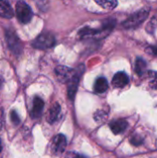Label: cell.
<instances>
[{
  "label": "cell",
  "mask_w": 157,
  "mask_h": 158,
  "mask_svg": "<svg viewBox=\"0 0 157 158\" xmlns=\"http://www.w3.org/2000/svg\"><path fill=\"white\" fill-rule=\"evenodd\" d=\"M16 16L19 22L21 23H28L31 21L32 19V11L29 5L23 1V0H19L16 4Z\"/></svg>",
  "instance_id": "1"
},
{
  "label": "cell",
  "mask_w": 157,
  "mask_h": 158,
  "mask_svg": "<svg viewBox=\"0 0 157 158\" xmlns=\"http://www.w3.org/2000/svg\"><path fill=\"white\" fill-rule=\"evenodd\" d=\"M56 43L54 35L50 33H43L39 35L33 42L32 46L38 49H48L52 47Z\"/></svg>",
  "instance_id": "2"
},
{
  "label": "cell",
  "mask_w": 157,
  "mask_h": 158,
  "mask_svg": "<svg viewBox=\"0 0 157 158\" xmlns=\"http://www.w3.org/2000/svg\"><path fill=\"white\" fill-rule=\"evenodd\" d=\"M77 74H78L77 70L65 66H58L56 69V78L61 82H69Z\"/></svg>",
  "instance_id": "3"
},
{
  "label": "cell",
  "mask_w": 157,
  "mask_h": 158,
  "mask_svg": "<svg viewBox=\"0 0 157 158\" xmlns=\"http://www.w3.org/2000/svg\"><path fill=\"white\" fill-rule=\"evenodd\" d=\"M6 39L7 45H8L9 49L17 55L20 54V52L22 50V45H21V43H20L19 37L17 36V34L12 31H6Z\"/></svg>",
  "instance_id": "4"
},
{
  "label": "cell",
  "mask_w": 157,
  "mask_h": 158,
  "mask_svg": "<svg viewBox=\"0 0 157 158\" xmlns=\"http://www.w3.org/2000/svg\"><path fill=\"white\" fill-rule=\"evenodd\" d=\"M52 152L55 155L62 154L67 147V139L63 134L56 135L52 141Z\"/></svg>",
  "instance_id": "5"
},
{
  "label": "cell",
  "mask_w": 157,
  "mask_h": 158,
  "mask_svg": "<svg viewBox=\"0 0 157 158\" xmlns=\"http://www.w3.org/2000/svg\"><path fill=\"white\" fill-rule=\"evenodd\" d=\"M147 15H148V11L145 10V9H143L140 12L134 14L129 19H127L124 22V26L126 28H133V27H136L137 25L141 24L146 19Z\"/></svg>",
  "instance_id": "6"
},
{
  "label": "cell",
  "mask_w": 157,
  "mask_h": 158,
  "mask_svg": "<svg viewBox=\"0 0 157 158\" xmlns=\"http://www.w3.org/2000/svg\"><path fill=\"white\" fill-rule=\"evenodd\" d=\"M43 106H44V103L43 101V99H41L40 97L36 96L33 99V103H32V108H31V117L33 118H39L43 110Z\"/></svg>",
  "instance_id": "7"
},
{
  "label": "cell",
  "mask_w": 157,
  "mask_h": 158,
  "mask_svg": "<svg viewBox=\"0 0 157 158\" xmlns=\"http://www.w3.org/2000/svg\"><path fill=\"white\" fill-rule=\"evenodd\" d=\"M14 16V10L7 0H0V17L11 19Z\"/></svg>",
  "instance_id": "8"
},
{
  "label": "cell",
  "mask_w": 157,
  "mask_h": 158,
  "mask_svg": "<svg viewBox=\"0 0 157 158\" xmlns=\"http://www.w3.org/2000/svg\"><path fill=\"white\" fill-rule=\"evenodd\" d=\"M112 83L117 88L125 87L129 83V77L125 72H118L112 80Z\"/></svg>",
  "instance_id": "9"
},
{
  "label": "cell",
  "mask_w": 157,
  "mask_h": 158,
  "mask_svg": "<svg viewBox=\"0 0 157 158\" xmlns=\"http://www.w3.org/2000/svg\"><path fill=\"white\" fill-rule=\"evenodd\" d=\"M109 127L114 134H119L127 129L128 122L124 119H118V120L112 121L109 124Z\"/></svg>",
  "instance_id": "10"
},
{
  "label": "cell",
  "mask_w": 157,
  "mask_h": 158,
  "mask_svg": "<svg viewBox=\"0 0 157 158\" xmlns=\"http://www.w3.org/2000/svg\"><path fill=\"white\" fill-rule=\"evenodd\" d=\"M80 75L81 72L78 73L69 82H68V95L69 97L70 100H73L76 92H77V88H78V84H79V81H80Z\"/></svg>",
  "instance_id": "11"
},
{
  "label": "cell",
  "mask_w": 157,
  "mask_h": 158,
  "mask_svg": "<svg viewBox=\"0 0 157 158\" xmlns=\"http://www.w3.org/2000/svg\"><path fill=\"white\" fill-rule=\"evenodd\" d=\"M107 89H108V82H107L105 78L100 77V78H98L95 81L94 86H93V90H94V92L96 94H103Z\"/></svg>",
  "instance_id": "12"
},
{
  "label": "cell",
  "mask_w": 157,
  "mask_h": 158,
  "mask_svg": "<svg viewBox=\"0 0 157 158\" xmlns=\"http://www.w3.org/2000/svg\"><path fill=\"white\" fill-rule=\"evenodd\" d=\"M60 111H61V108L58 104H55L54 106H52V107L49 110L48 116H47V120L50 124L54 123L57 119V118L60 114Z\"/></svg>",
  "instance_id": "13"
},
{
  "label": "cell",
  "mask_w": 157,
  "mask_h": 158,
  "mask_svg": "<svg viewBox=\"0 0 157 158\" xmlns=\"http://www.w3.org/2000/svg\"><path fill=\"white\" fill-rule=\"evenodd\" d=\"M94 1L102 7L105 9H109V10L114 9L118 5L117 0H94Z\"/></svg>",
  "instance_id": "14"
},
{
  "label": "cell",
  "mask_w": 157,
  "mask_h": 158,
  "mask_svg": "<svg viewBox=\"0 0 157 158\" xmlns=\"http://www.w3.org/2000/svg\"><path fill=\"white\" fill-rule=\"evenodd\" d=\"M145 67H146V63L142 58L137 59V61H136V71L138 74L142 75V73L145 69Z\"/></svg>",
  "instance_id": "15"
},
{
  "label": "cell",
  "mask_w": 157,
  "mask_h": 158,
  "mask_svg": "<svg viewBox=\"0 0 157 158\" xmlns=\"http://www.w3.org/2000/svg\"><path fill=\"white\" fill-rule=\"evenodd\" d=\"M151 81H150V86L154 89L157 88V72L156 73H151Z\"/></svg>",
  "instance_id": "16"
},
{
  "label": "cell",
  "mask_w": 157,
  "mask_h": 158,
  "mask_svg": "<svg viewBox=\"0 0 157 158\" xmlns=\"http://www.w3.org/2000/svg\"><path fill=\"white\" fill-rule=\"evenodd\" d=\"M10 118H11V121L13 122L14 125H18L20 122V118H19V115L17 114L16 111H12L11 112Z\"/></svg>",
  "instance_id": "17"
},
{
  "label": "cell",
  "mask_w": 157,
  "mask_h": 158,
  "mask_svg": "<svg viewBox=\"0 0 157 158\" xmlns=\"http://www.w3.org/2000/svg\"><path fill=\"white\" fill-rule=\"evenodd\" d=\"M130 143L133 145H141L143 143V139L140 136H133L130 139Z\"/></svg>",
  "instance_id": "18"
},
{
  "label": "cell",
  "mask_w": 157,
  "mask_h": 158,
  "mask_svg": "<svg viewBox=\"0 0 157 158\" xmlns=\"http://www.w3.org/2000/svg\"><path fill=\"white\" fill-rule=\"evenodd\" d=\"M65 158H83V156H81V155H78V154H76V153L69 152V153L66 156V157Z\"/></svg>",
  "instance_id": "19"
},
{
  "label": "cell",
  "mask_w": 157,
  "mask_h": 158,
  "mask_svg": "<svg viewBox=\"0 0 157 158\" xmlns=\"http://www.w3.org/2000/svg\"><path fill=\"white\" fill-rule=\"evenodd\" d=\"M1 84H2V78L0 77V89H1Z\"/></svg>",
  "instance_id": "20"
},
{
  "label": "cell",
  "mask_w": 157,
  "mask_h": 158,
  "mask_svg": "<svg viewBox=\"0 0 157 158\" xmlns=\"http://www.w3.org/2000/svg\"><path fill=\"white\" fill-rule=\"evenodd\" d=\"M2 151V145H1V140H0V153Z\"/></svg>",
  "instance_id": "21"
}]
</instances>
